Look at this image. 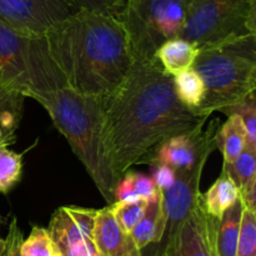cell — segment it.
<instances>
[{
  "label": "cell",
  "mask_w": 256,
  "mask_h": 256,
  "mask_svg": "<svg viewBox=\"0 0 256 256\" xmlns=\"http://www.w3.org/2000/svg\"><path fill=\"white\" fill-rule=\"evenodd\" d=\"M104 134L118 179L168 138L206 125L176 96L156 60L132 62L124 82L100 99Z\"/></svg>",
  "instance_id": "6da1fadb"
},
{
  "label": "cell",
  "mask_w": 256,
  "mask_h": 256,
  "mask_svg": "<svg viewBox=\"0 0 256 256\" xmlns=\"http://www.w3.org/2000/svg\"><path fill=\"white\" fill-rule=\"evenodd\" d=\"M45 39L66 88L84 96L112 94L132 65L126 34L116 18L76 12L54 25Z\"/></svg>",
  "instance_id": "7a4b0ae2"
},
{
  "label": "cell",
  "mask_w": 256,
  "mask_h": 256,
  "mask_svg": "<svg viewBox=\"0 0 256 256\" xmlns=\"http://www.w3.org/2000/svg\"><path fill=\"white\" fill-rule=\"evenodd\" d=\"M35 102L46 110L54 126L69 142L102 196L109 205L114 204L119 179L105 142L100 99L84 96L65 86Z\"/></svg>",
  "instance_id": "3957f363"
},
{
  "label": "cell",
  "mask_w": 256,
  "mask_h": 256,
  "mask_svg": "<svg viewBox=\"0 0 256 256\" xmlns=\"http://www.w3.org/2000/svg\"><path fill=\"white\" fill-rule=\"evenodd\" d=\"M192 69L202 76L205 96L195 110L209 119L244 102L256 90V35L236 38L199 49Z\"/></svg>",
  "instance_id": "277c9868"
},
{
  "label": "cell",
  "mask_w": 256,
  "mask_h": 256,
  "mask_svg": "<svg viewBox=\"0 0 256 256\" xmlns=\"http://www.w3.org/2000/svg\"><path fill=\"white\" fill-rule=\"evenodd\" d=\"M0 80L34 100L66 86L64 76L50 56L45 35L24 34L2 20Z\"/></svg>",
  "instance_id": "5b68a950"
},
{
  "label": "cell",
  "mask_w": 256,
  "mask_h": 256,
  "mask_svg": "<svg viewBox=\"0 0 256 256\" xmlns=\"http://www.w3.org/2000/svg\"><path fill=\"white\" fill-rule=\"evenodd\" d=\"M192 0H125L119 16L132 62L155 60L168 40L179 38Z\"/></svg>",
  "instance_id": "8992f818"
},
{
  "label": "cell",
  "mask_w": 256,
  "mask_h": 256,
  "mask_svg": "<svg viewBox=\"0 0 256 256\" xmlns=\"http://www.w3.org/2000/svg\"><path fill=\"white\" fill-rule=\"evenodd\" d=\"M256 35V0H192L179 38L202 49Z\"/></svg>",
  "instance_id": "52a82bcc"
},
{
  "label": "cell",
  "mask_w": 256,
  "mask_h": 256,
  "mask_svg": "<svg viewBox=\"0 0 256 256\" xmlns=\"http://www.w3.org/2000/svg\"><path fill=\"white\" fill-rule=\"evenodd\" d=\"M216 224L205 212L200 194L186 219L174 232L164 235L149 256H214Z\"/></svg>",
  "instance_id": "ba28073f"
},
{
  "label": "cell",
  "mask_w": 256,
  "mask_h": 256,
  "mask_svg": "<svg viewBox=\"0 0 256 256\" xmlns=\"http://www.w3.org/2000/svg\"><path fill=\"white\" fill-rule=\"evenodd\" d=\"M98 210L80 206H62L52 214L46 228L62 256H92L96 248L92 242Z\"/></svg>",
  "instance_id": "9c48e42d"
},
{
  "label": "cell",
  "mask_w": 256,
  "mask_h": 256,
  "mask_svg": "<svg viewBox=\"0 0 256 256\" xmlns=\"http://www.w3.org/2000/svg\"><path fill=\"white\" fill-rule=\"evenodd\" d=\"M78 10L66 0H0V20L28 35L42 36Z\"/></svg>",
  "instance_id": "30bf717a"
},
{
  "label": "cell",
  "mask_w": 256,
  "mask_h": 256,
  "mask_svg": "<svg viewBox=\"0 0 256 256\" xmlns=\"http://www.w3.org/2000/svg\"><path fill=\"white\" fill-rule=\"evenodd\" d=\"M218 129L219 122L214 120L206 129L204 126L168 138L155 148L150 162L169 165L175 172L194 169L200 162H206L216 149Z\"/></svg>",
  "instance_id": "8fae6325"
},
{
  "label": "cell",
  "mask_w": 256,
  "mask_h": 256,
  "mask_svg": "<svg viewBox=\"0 0 256 256\" xmlns=\"http://www.w3.org/2000/svg\"><path fill=\"white\" fill-rule=\"evenodd\" d=\"M206 162H200L192 170L176 172V180L170 189L162 192L166 226L164 235H169L186 219L200 196V180Z\"/></svg>",
  "instance_id": "7c38bea8"
},
{
  "label": "cell",
  "mask_w": 256,
  "mask_h": 256,
  "mask_svg": "<svg viewBox=\"0 0 256 256\" xmlns=\"http://www.w3.org/2000/svg\"><path fill=\"white\" fill-rule=\"evenodd\" d=\"M96 252L102 256H142L135 244L132 232L118 224L110 205L98 210L92 232Z\"/></svg>",
  "instance_id": "4fadbf2b"
},
{
  "label": "cell",
  "mask_w": 256,
  "mask_h": 256,
  "mask_svg": "<svg viewBox=\"0 0 256 256\" xmlns=\"http://www.w3.org/2000/svg\"><path fill=\"white\" fill-rule=\"evenodd\" d=\"M165 226L166 218L164 210V196L162 190L156 189L152 199H149L144 216L132 232V239L140 252L160 242L164 236Z\"/></svg>",
  "instance_id": "5bb4252c"
},
{
  "label": "cell",
  "mask_w": 256,
  "mask_h": 256,
  "mask_svg": "<svg viewBox=\"0 0 256 256\" xmlns=\"http://www.w3.org/2000/svg\"><path fill=\"white\" fill-rule=\"evenodd\" d=\"M240 192L245 208L256 212V148H245L232 164L222 165Z\"/></svg>",
  "instance_id": "9a60e30c"
},
{
  "label": "cell",
  "mask_w": 256,
  "mask_h": 256,
  "mask_svg": "<svg viewBox=\"0 0 256 256\" xmlns=\"http://www.w3.org/2000/svg\"><path fill=\"white\" fill-rule=\"evenodd\" d=\"M25 99L22 92L0 80V146L8 148L16 140Z\"/></svg>",
  "instance_id": "2e32d148"
},
{
  "label": "cell",
  "mask_w": 256,
  "mask_h": 256,
  "mask_svg": "<svg viewBox=\"0 0 256 256\" xmlns=\"http://www.w3.org/2000/svg\"><path fill=\"white\" fill-rule=\"evenodd\" d=\"M198 54L199 49L192 42L182 38H174L168 40L158 49L155 52V60L166 74L174 78L185 70L192 69Z\"/></svg>",
  "instance_id": "e0dca14e"
},
{
  "label": "cell",
  "mask_w": 256,
  "mask_h": 256,
  "mask_svg": "<svg viewBox=\"0 0 256 256\" xmlns=\"http://www.w3.org/2000/svg\"><path fill=\"white\" fill-rule=\"evenodd\" d=\"M242 209L244 205L242 199H239L224 212L222 219L218 220L215 230L214 256H236Z\"/></svg>",
  "instance_id": "ac0fdd59"
},
{
  "label": "cell",
  "mask_w": 256,
  "mask_h": 256,
  "mask_svg": "<svg viewBox=\"0 0 256 256\" xmlns=\"http://www.w3.org/2000/svg\"><path fill=\"white\" fill-rule=\"evenodd\" d=\"M216 132V148L222 154V165L232 164L248 146V134L242 118L229 115Z\"/></svg>",
  "instance_id": "d6986e66"
},
{
  "label": "cell",
  "mask_w": 256,
  "mask_h": 256,
  "mask_svg": "<svg viewBox=\"0 0 256 256\" xmlns=\"http://www.w3.org/2000/svg\"><path fill=\"white\" fill-rule=\"evenodd\" d=\"M240 199V192L232 178L224 170L219 179L202 194V202L205 212L214 219L220 220L224 212Z\"/></svg>",
  "instance_id": "ffe728a7"
},
{
  "label": "cell",
  "mask_w": 256,
  "mask_h": 256,
  "mask_svg": "<svg viewBox=\"0 0 256 256\" xmlns=\"http://www.w3.org/2000/svg\"><path fill=\"white\" fill-rule=\"evenodd\" d=\"M158 188L152 178L142 172H126L118 182L114 192L115 202L132 199H152Z\"/></svg>",
  "instance_id": "44dd1931"
},
{
  "label": "cell",
  "mask_w": 256,
  "mask_h": 256,
  "mask_svg": "<svg viewBox=\"0 0 256 256\" xmlns=\"http://www.w3.org/2000/svg\"><path fill=\"white\" fill-rule=\"evenodd\" d=\"M172 82L178 99L188 109L195 112L205 96V85L202 76L192 68L172 78Z\"/></svg>",
  "instance_id": "7402d4cb"
},
{
  "label": "cell",
  "mask_w": 256,
  "mask_h": 256,
  "mask_svg": "<svg viewBox=\"0 0 256 256\" xmlns=\"http://www.w3.org/2000/svg\"><path fill=\"white\" fill-rule=\"evenodd\" d=\"M148 199H132L115 202L110 205L118 224L128 232H132L142 219L148 208Z\"/></svg>",
  "instance_id": "603a6c76"
},
{
  "label": "cell",
  "mask_w": 256,
  "mask_h": 256,
  "mask_svg": "<svg viewBox=\"0 0 256 256\" xmlns=\"http://www.w3.org/2000/svg\"><path fill=\"white\" fill-rule=\"evenodd\" d=\"M22 172V154L0 146V192L6 195L19 182Z\"/></svg>",
  "instance_id": "cb8c5ba5"
},
{
  "label": "cell",
  "mask_w": 256,
  "mask_h": 256,
  "mask_svg": "<svg viewBox=\"0 0 256 256\" xmlns=\"http://www.w3.org/2000/svg\"><path fill=\"white\" fill-rule=\"evenodd\" d=\"M58 250L45 228L34 225L26 239L19 248L20 256H56Z\"/></svg>",
  "instance_id": "d4e9b609"
},
{
  "label": "cell",
  "mask_w": 256,
  "mask_h": 256,
  "mask_svg": "<svg viewBox=\"0 0 256 256\" xmlns=\"http://www.w3.org/2000/svg\"><path fill=\"white\" fill-rule=\"evenodd\" d=\"M236 256H256V212L245 206L242 214Z\"/></svg>",
  "instance_id": "484cf974"
},
{
  "label": "cell",
  "mask_w": 256,
  "mask_h": 256,
  "mask_svg": "<svg viewBox=\"0 0 256 256\" xmlns=\"http://www.w3.org/2000/svg\"><path fill=\"white\" fill-rule=\"evenodd\" d=\"M224 114L228 116L232 114H236L242 118V122L245 125V130L248 134V146L256 148V98L255 94L248 96L244 102L235 106L225 109Z\"/></svg>",
  "instance_id": "4316f807"
},
{
  "label": "cell",
  "mask_w": 256,
  "mask_h": 256,
  "mask_svg": "<svg viewBox=\"0 0 256 256\" xmlns=\"http://www.w3.org/2000/svg\"><path fill=\"white\" fill-rule=\"evenodd\" d=\"M78 12H89L119 19L125 0H66Z\"/></svg>",
  "instance_id": "83f0119b"
},
{
  "label": "cell",
  "mask_w": 256,
  "mask_h": 256,
  "mask_svg": "<svg viewBox=\"0 0 256 256\" xmlns=\"http://www.w3.org/2000/svg\"><path fill=\"white\" fill-rule=\"evenodd\" d=\"M152 165V180L155 186L162 192H166L172 186L176 180V172L169 165L162 164V162H150Z\"/></svg>",
  "instance_id": "f1b7e54d"
},
{
  "label": "cell",
  "mask_w": 256,
  "mask_h": 256,
  "mask_svg": "<svg viewBox=\"0 0 256 256\" xmlns=\"http://www.w3.org/2000/svg\"><path fill=\"white\" fill-rule=\"evenodd\" d=\"M6 238L8 240H9V245H10L9 256H20L19 248L24 238H22V230H20L19 225H18L16 218H14V219L12 220V222H10Z\"/></svg>",
  "instance_id": "f546056e"
},
{
  "label": "cell",
  "mask_w": 256,
  "mask_h": 256,
  "mask_svg": "<svg viewBox=\"0 0 256 256\" xmlns=\"http://www.w3.org/2000/svg\"><path fill=\"white\" fill-rule=\"evenodd\" d=\"M10 245L8 238H0V256H9Z\"/></svg>",
  "instance_id": "4dcf8cb0"
},
{
  "label": "cell",
  "mask_w": 256,
  "mask_h": 256,
  "mask_svg": "<svg viewBox=\"0 0 256 256\" xmlns=\"http://www.w3.org/2000/svg\"><path fill=\"white\" fill-rule=\"evenodd\" d=\"M92 256H102V255H100L99 252H96V254H95V255H92Z\"/></svg>",
  "instance_id": "1f68e13d"
},
{
  "label": "cell",
  "mask_w": 256,
  "mask_h": 256,
  "mask_svg": "<svg viewBox=\"0 0 256 256\" xmlns=\"http://www.w3.org/2000/svg\"><path fill=\"white\" fill-rule=\"evenodd\" d=\"M56 256H62V255H60V254H59V252H58V254H56Z\"/></svg>",
  "instance_id": "d6a6232c"
}]
</instances>
